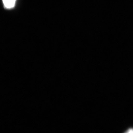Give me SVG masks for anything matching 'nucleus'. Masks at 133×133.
Listing matches in <instances>:
<instances>
[{
    "instance_id": "1",
    "label": "nucleus",
    "mask_w": 133,
    "mask_h": 133,
    "mask_svg": "<svg viewBox=\"0 0 133 133\" xmlns=\"http://www.w3.org/2000/svg\"><path fill=\"white\" fill-rule=\"evenodd\" d=\"M16 0H3L4 6L7 9L13 8L15 6Z\"/></svg>"
},
{
    "instance_id": "2",
    "label": "nucleus",
    "mask_w": 133,
    "mask_h": 133,
    "mask_svg": "<svg viewBox=\"0 0 133 133\" xmlns=\"http://www.w3.org/2000/svg\"><path fill=\"white\" fill-rule=\"evenodd\" d=\"M132 132H133V128H131L128 129V130H127L125 133H132Z\"/></svg>"
}]
</instances>
